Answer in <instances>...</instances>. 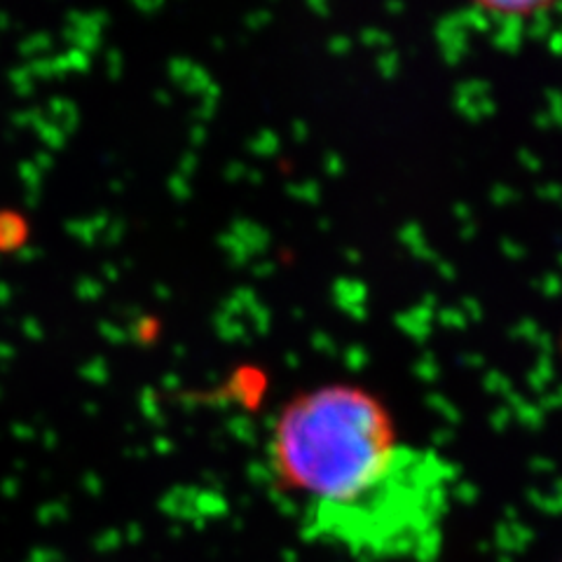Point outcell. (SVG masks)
<instances>
[{"instance_id":"6da1fadb","label":"cell","mask_w":562,"mask_h":562,"mask_svg":"<svg viewBox=\"0 0 562 562\" xmlns=\"http://www.w3.org/2000/svg\"><path fill=\"white\" fill-rule=\"evenodd\" d=\"M272 490L307 539L366 562H434L443 551L457 469L408 441L355 384L284 403L266 441Z\"/></svg>"},{"instance_id":"7a4b0ae2","label":"cell","mask_w":562,"mask_h":562,"mask_svg":"<svg viewBox=\"0 0 562 562\" xmlns=\"http://www.w3.org/2000/svg\"><path fill=\"white\" fill-rule=\"evenodd\" d=\"M20 239H22V223L12 216L0 218V246H12Z\"/></svg>"}]
</instances>
